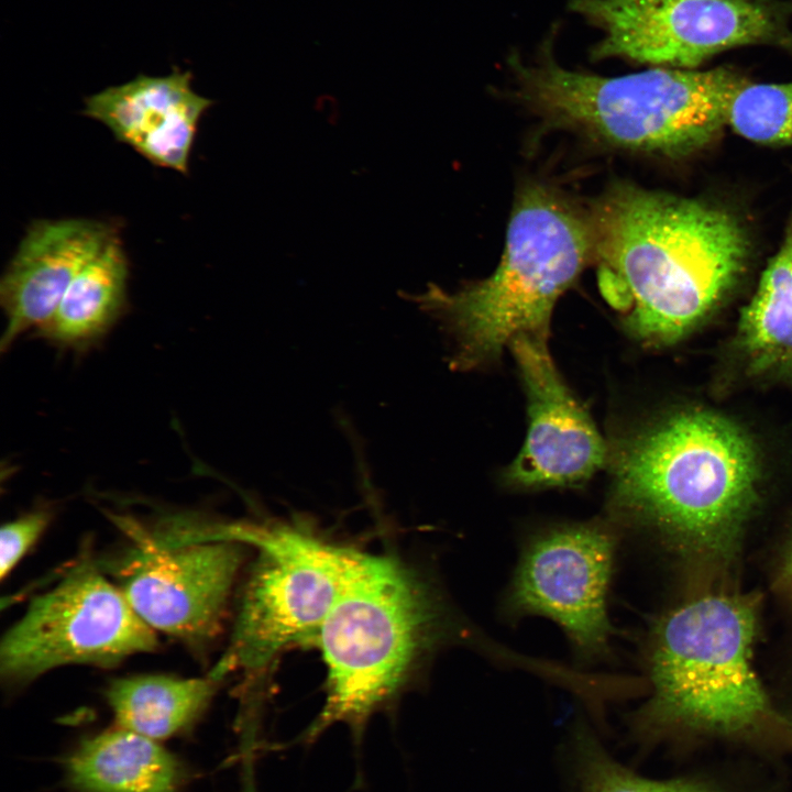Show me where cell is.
<instances>
[{
  "instance_id": "cell-1",
  "label": "cell",
  "mask_w": 792,
  "mask_h": 792,
  "mask_svg": "<svg viewBox=\"0 0 792 792\" xmlns=\"http://www.w3.org/2000/svg\"><path fill=\"white\" fill-rule=\"evenodd\" d=\"M588 213L602 280L625 298V326L642 343L685 337L747 264L749 240L738 218L704 200L617 183Z\"/></svg>"
},
{
  "instance_id": "cell-2",
  "label": "cell",
  "mask_w": 792,
  "mask_h": 792,
  "mask_svg": "<svg viewBox=\"0 0 792 792\" xmlns=\"http://www.w3.org/2000/svg\"><path fill=\"white\" fill-rule=\"evenodd\" d=\"M617 522L654 529L707 551L727 550L757 499L754 442L704 410L670 415L623 442L613 468Z\"/></svg>"
},
{
  "instance_id": "cell-3",
  "label": "cell",
  "mask_w": 792,
  "mask_h": 792,
  "mask_svg": "<svg viewBox=\"0 0 792 792\" xmlns=\"http://www.w3.org/2000/svg\"><path fill=\"white\" fill-rule=\"evenodd\" d=\"M519 97L548 123L607 146L680 158L714 141L748 82L718 67H657L618 77L566 69L546 47L538 62L512 61Z\"/></svg>"
},
{
  "instance_id": "cell-4",
  "label": "cell",
  "mask_w": 792,
  "mask_h": 792,
  "mask_svg": "<svg viewBox=\"0 0 792 792\" xmlns=\"http://www.w3.org/2000/svg\"><path fill=\"white\" fill-rule=\"evenodd\" d=\"M592 261L588 211L551 187L527 184L516 196L495 272L457 293L431 289L421 301L455 334V364L474 367L520 333L547 334L554 302Z\"/></svg>"
},
{
  "instance_id": "cell-5",
  "label": "cell",
  "mask_w": 792,
  "mask_h": 792,
  "mask_svg": "<svg viewBox=\"0 0 792 792\" xmlns=\"http://www.w3.org/2000/svg\"><path fill=\"white\" fill-rule=\"evenodd\" d=\"M756 613L747 598L710 595L668 613L649 648L652 696L637 714L642 732L681 726L723 735L778 730L792 723L771 706L751 667Z\"/></svg>"
},
{
  "instance_id": "cell-6",
  "label": "cell",
  "mask_w": 792,
  "mask_h": 792,
  "mask_svg": "<svg viewBox=\"0 0 792 792\" xmlns=\"http://www.w3.org/2000/svg\"><path fill=\"white\" fill-rule=\"evenodd\" d=\"M436 616L427 591L402 563L359 553L317 636L327 696L304 739L344 723L359 740L371 715L402 686Z\"/></svg>"
},
{
  "instance_id": "cell-7",
  "label": "cell",
  "mask_w": 792,
  "mask_h": 792,
  "mask_svg": "<svg viewBox=\"0 0 792 792\" xmlns=\"http://www.w3.org/2000/svg\"><path fill=\"white\" fill-rule=\"evenodd\" d=\"M570 9L602 31L595 59L694 69L734 47L792 48L791 1L572 0Z\"/></svg>"
},
{
  "instance_id": "cell-8",
  "label": "cell",
  "mask_w": 792,
  "mask_h": 792,
  "mask_svg": "<svg viewBox=\"0 0 792 792\" xmlns=\"http://www.w3.org/2000/svg\"><path fill=\"white\" fill-rule=\"evenodd\" d=\"M155 632L118 585L97 565L82 562L34 597L4 634L0 675L19 686L63 666L113 667L155 650Z\"/></svg>"
},
{
  "instance_id": "cell-9",
  "label": "cell",
  "mask_w": 792,
  "mask_h": 792,
  "mask_svg": "<svg viewBox=\"0 0 792 792\" xmlns=\"http://www.w3.org/2000/svg\"><path fill=\"white\" fill-rule=\"evenodd\" d=\"M235 537L260 549L228 657L217 667H265L294 642L318 636L360 552L298 530L234 527Z\"/></svg>"
},
{
  "instance_id": "cell-10",
  "label": "cell",
  "mask_w": 792,
  "mask_h": 792,
  "mask_svg": "<svg viewBox=\"0 0 792 792\" xmlns=\"http://www.w3.org/2000/svg\"><path fill=\"white\" fill-rule=\"evenodd\" d=\"M231 527L176 517L142 540L119 568L118 586L154 631L191 648L219 632L242 561Z\"/></svg>"
},
{
  "instance_id": "cell-11",
  "label": "cell",
  "mask_w": 792,
  "mask_h": 792,
  "mask_svg": "<svg viewBox=\"0 0 792 792\" xmlns=\"http://www.w3.org/2000/svg\"><path fill=\"white\" fill-rule=\"evenodd\" d=\"M618 537L602 521L554 525L529 537L506 593L508 615L549 617L581 660L606 659L615 632L606 598Z\"/></svg>"
},
{
  "instance_id": "cell-12",
  "label": "cell",
  "mask_w": 792,
  "mask_h": 792,
  "mask_svg": "<svg viewBox=\"0 0 792 792\" xmlns=\"http://www.w3.org/2000/svg\"><path fill=\"white\" fill-rule=\"evenodd\" d=\"M546 337L520 333L509 343L527 395L529 428L505 477L524 488L581 484L606 459L604 441L559 375Z\"/></svg>"
},
{
  "instance_id": "cell-13",
  "label": "cell",
  "mask_w": 792,
  "mask_h": 792,
  "mask_svg": "<svg viewBox=\"0 0 792 792\" xmlns=\"http://www.w3.org/2000/svg\"><path fill=\"white\" fill-rule=\"evenodd\" d=\"M117 233L108 222L84 218L40 219L28 227L0 282L1 352L50 321L75 275Z\"/></svg>"
},
{
  "instance_id": "cell-14",
  "label": "cell",
  "mask_w": 792,
  "mask_h": 792,
  "mask_svg": "<svg viewBox=\"0 0 792 792\" xmlns=\"http://www.w3.org/2000/svg\"><path fill=\"white\" fill-rule=\"evenodd\" d=\"M191 82L178 67L166 76L140 74L86 98L84 113L152 164L186 174L198 124L213 103Z\"/></svg>"
},
{
  "instance_id": "cell-15",
  "label": "cell",
  "mask_w": 792,
  "mask_h": 792,
  "mask_svg": "<svg viewBox=\"0 0 792 792\" xmlns=\"http://www.w3.org/2000/svg\"><path fill=\"white\" fill-rule=\"evenodd\" d=\"M66 769L77 792H177L185 774L155 740L124 728L84 740Z\"/></svg>"
},
{
  "instance_id": "cell-16",
  "label": "cell",
  "mask_w": 792,
  "mask_h": 792,
  "mask_svg": "<svg viewBox=\"0 0 792 792\" xmlns=\"http://www.w3.org/2000/svg\"><path fill=\"white\" fill-rule=\"evenodd\" d=\"M128 278V256L117 233L75 275L38 333L61 348L87 350L123 314Z\"/></svg>"
},
{
  "instance_id": "cell-17",
  "label": "cell",
  "mask_w": 792,
  "mask_h": 792,
  "mask_svg": "<svg viewBox=\"0 0 792 792\" xmlns=\"http://www.w3.org/2000/svg\"><path fill=\"white\" fill-rule=\"evenodd\" d=\"M737 345L755 374L792 378V213L780 249L741 311Z\"/></svg>"
},
{
  "instance_id": "cell-18",
  "label": "cell",
  "mask_w": 792,
  "mask_h": 792,
  "mask_svg": "<svg viewBox=\"0 0 792 792\" xmlns=\"http://www.w3.org/2000/svg\"><path fill=\"white\" fill-rule=\"evenodd\" d=\"M222 675H139L111 681L106 697L121 728L153 740L190 727L204 713Z\"/></svg>"
},
{
  "instance_id": "cell-19",
  "label": "cell",
  "mask_w": 792,
  "mask_h": 792,
  "mask_svg": "<svg viewBox=\"0 0 792 792\" xmlns=\"http://www.w3.org/2000/svg\"><path fill=\"white\" fill-rule=\"evenodd\" d=\"M727 124L765 145H792V82H746L734 95Z\"/></svg>"
},
{
  "instance_id": "cell-20",
  "label": "cell",
  "mask_w": 792,
  "mask_h": 792,
  "mask_svg": "<svg viewBox=\"0 0 792 792\" xmlns=\"http://www.w3.org/2000/svg\"><path fill=\"white\" fill-rule=\"evenodd\" d=\"M578 792H717L691 780H650L613 759L595 736L579 725L573 739Z\"/></svg>"
},
{
  "instance_id": "cell-21",
  "label": "cell",
  "mask_w": 792,
  "mask_h": 792,
  "mask_svg": "<svg viewBox=\"0 0 792 792\" xmlns=\"http://www.w3.org/2000/svg\"><path fill=\"white\" fill-rule=\"evenodd\" d=\"M52 519V510L35 508L1 528L0 578L4 580L43 535Z\"/></svg>"
},
{
  "instance_id": "cell-22",
  "label": "cell",
  "mask_w": 792,
  "mask_h": 792,
  "mask_svg": "<svg viewBox=\"0 0 792 792\" xmlns=\"http://www.w3.org/2000/svg\"><path fill=\"white\" fill-rule=\"evenodd\" d=\"M784 574L792 584V544L787 553L784 561Z\"/></svg>"
}]
</instances>
